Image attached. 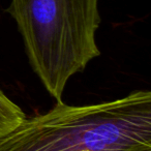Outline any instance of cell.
Masks as SVG:
<instances>
[{"instance_id":"7a4b0ae2","label":"cell","mask_w":151,"mask_h":151,"mask_svg":"<svg viewBox=\"0 0 151 151\" xmlns=\"http://www.w3.org/2000/svg\"><path fill=\"white\" fill-rule=\"evenodd\" d=\"M9 13L42 84L57 101L68 81L101 55L99 0H12Z\"/></svg>"},{"instance_id":"6da1fadb","label":"cell","mask_w":151,"mask_h":151,"mask_svg":"<svg viewBox=\"0 0 151 151\" xmlns=\"http://www.w3.org/2000/svg\"><path fill=\"white\" fill-rule=\"evenodd\" d=\"M0 151H151V92L86 106L57 101L0 137Z\"/></svg>"},{"instance_id":"3957f363","label":"cell","mask_w":151,"mask_h":151,"mask_svg":"<svg viewBox=\"0 0 151 151\" xmlns=\"http://www.w3.org/2000/svg\"><path fill=\"white\" fill-rule=\"evenodd\" d=\"M25 117L21 108L0 89V137L11 132Z\"/></svg>"}]
</instances>
